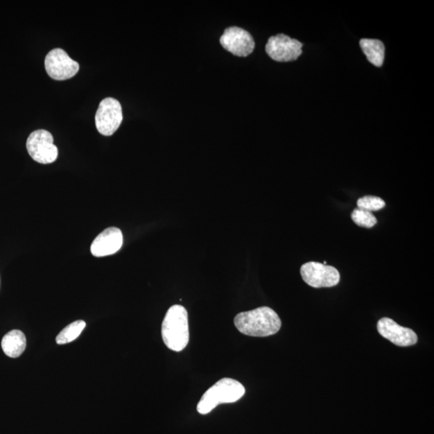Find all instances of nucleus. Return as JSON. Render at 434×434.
I'll return each mask as SVG.
<instances>
[{
    "mask_svg": "<svg viewBox=\"0 0 434 434\" xmlns=\"http://www.w3.org/2000/svg\"><path fill=\"white\" fill-rule=\"evenodd\" d=\"M234 324L242 334L254 337H267L276 334L281 329L279 315L268 306L239 313Z\"/></svg>",
    "mask_w": 434,
    "mask_h": 434,
    "instance_id": "f257e3e1",
    "label": "nucleus"
},
{
    "mask_svg": "<svg viewBox=\"0 0 434 434\" xmlns=\"http://www.w3.org/2000/svg\"><path fill=\"white\" fill-rule=\"evenodd\" d=\"M162 337L169 349L181 351L189 342L188 311L183 306L174 305L169 308L162 324Z\"/></svg>",
    "mask_w": 434,
    "mask_h": 434,
    "instance_id": "f03ea898",
    "label": "nucleus"
},
{
    "mask_svg": "<svg viewBox=\"0 0 434 434\" xmlns=\"http://www.w3.org/2000/svg\"><path fill=\"white\" fill-rule=\"evenodd\" d=\"M245 388L239 381L223 378L207 391L198 405L200 415H208L220 403H234L245 395Z\"/></svg>",
    "mask_w": 434,
    "mask_h": 434,
    "instance_id": "7ed1b4c3",
    "label": "nucleus"
},
{
    "mask_svg": "<svg viewBox=\"0 0 434 434\" xmlns=\"http://www.w3.org/2000/svg\"><path fill=\"white\" fill-rule=\"evenodd\" d=\"M28 153L36 162L49 164L58 159V149L53 144V136L45 130H35L27 139Z\"/></svg>",
    "mask_w": 434,
    "mask_h": 434,
    "instance_id": "20e7f679",
    "label": "nucleus"
},
{
    "mask_svg": "<svg viewBox=\"0 0 434 434\" xmlns=\"http://www.w3.org/2000/svg\"><path fill=\"white\" fill-rule=\"evenodd\" d=\"M123 119L122 105L113 98H105L100 103L95 116L98 132L105 136L114 134Z\"/></svg>",
    "mask_w": 434,
    "mask_h": 434,
    "instance_id": "39448f33",
    "label": "nucleus"
},
{
    "mask_svg": "<svg viewBox=\"0 0 434 434\" xmlns=\"http://www.w3.org/2000/svg\"><path fill=\"white\" fill-rule=\"evenodd\" d=\"M300 272L302 279L314 288L336 286L340 281L339 270L335 267L320 262H307L302 266Z\"/></svg>",
    "mask_w": 434,
    "mask_h": 434,
    "instance_id": "423d86ee",
    "label": "nucleus"
},
{
    "mask_svg": "<svg viewBox=\"0 0 434 434\" xmlns=\"http://www.w3.org/2000/svg\"><path fill=\"white\" fill-rule=\"evenodd\" d=\"M44 67L49 77L57 80L72 78L80 68L79 64L62 49H54L47 54Z\"/></svg>",
    "mask_w": 434,
    "mask_h": 434,
    "instance_id": "0eeeda50",
    "label": "nucleus"
},
{
    "mask_svg": "<svg viewBox=\"0 0 434 434\" xmlns=\"http://www.w3.org/2000/svg\"><path fill=\"white\" fill-rule=\"evenodd\" d=\"M302 44L284 34L271 37L266 45V53L277 62H289L295 60L302 53Z\"/></svg>",
    "mask_w": 434,
    "mask_h": 434,
    "instance_id": "6e6552de",
    "label": "nucleus"
},
{
    "mask_svg": "<svg viewBox=\"0 0 434 434\" xmlns=\"http://www.w3.org/2000/svg\"><path fill=\"white\" fill-rule=\"evenodd\" d=\"M220 43L227 51L241 58L250 55L255 48L251 34L238 27L227 28L220 38Z\"/></svg>",
    "mask_w": 434,
    "mask_h": 434,
    "instance_id": "1a4fd4ad",
    "label": "nucleus"
},
{
    "mask_svg": "<svg viewBox=\"0 0 434 434\" xmlns=\"http://www.w3.org/2000/svg\"><path fill=\"white\" fill-rule=\"evenodd\" d=\"M377 331L381 336L399 347L415 345L418 340L415 331L397 324L390 318H382L378 321Z\"/></svg>",
    "mask_w": 434,
    "mask_h": 434,
    "instance_id": "9d476101",
    "label": "nucleus"
},
{
    "mask_svg": "<svg viewBox=\"0 0 434 434\" xmlns=\"http://www.w3.org/2000/svg\"><path fill=\"white\" fill-rule=\"evenodd\" d=\"M123 244L122 231L110 227L96 237L90 247L91 254L97 257L112 255L122 248Z\"/></svg>",
    "mask_w": 434,
    "mask_h": 434,
    "instance_id": "9b49d317",
    "label": "nucleus"
},
{
    "mask_svg": "<svg viewBox=\"0 0 434 434\" xmlns=\"http://www.w3.org/2000/svg\"><path fill=\"white\" fill-rule=\"evenodd\" d=\"M1 345L3 352L8 356L18 358L23 354L26 348V337L22 331L13 330L5 335Z\"/></svg>",
    "mask_w": 434,
    "mask_h": 434,
    "instance_id": "f8f14e48",
    "label": "nucleus"
},
{
    "mask_svg": "<svg viewBox=\"0 0 434 434\" xmlns=\"http://www.w3.org/2000/svg\"><path fill=\"white\" fill-rule=\"evenodd\" d=\"M360 45L368 62L376 67H381L385 54V48L383 42L379 40L362 39Z\"/></svg>",
    "mask_w": 434,
    "mask_h": 434,
    "instance_id": "ddd939ff",
    "label": "nucleus"
},
{
    "mask_svg": "<svg viewBox=\"0 0 434 434\" xmlns=\"http://www.w3.org/2000/svg\"><path fill=\"white\" fill-rule=\"evenodd\" d=\"M85 326H87V324H85V321L78 320L72 322L71 324H69L67 327H64V329L59 333L57 339H55L58 345H67L78 339L80 335L82 334Z\"/></svg>",
    "mask_w": 434,
    "mask_h": 434,
    "instance_id": "4468645a",
    "label": "nucleus"
},
{
    "mask_svg": "<svg viewBox=\"0 0 434 434\" xmlns=\"http://www.w3.org/2000/svg\"><path fill=\"white\" fill-rule=\"evenodd\" d=\"M351 219L358 226L370 229L377 223L376 216L366 210L355 209L351 213Z\"/></svg>",
    "mask_w": 434,
    "mask_h": 434,
    "instance_id": "2eb2a0df",
    "label": "nucleus"
},
{
    "mask_svg": "<svg viewBox=\"0 0 434 434\" xmlns=\"http://www.w3.org/2000/svg\"><path fill=\"white\" fill-rule=\"evenodd\" d=\"M385 200L377 196H366L357 200L358 209L368 211H379L385 207Z\"/></svg>",
    "mask_w": 434,
    "mask_h": 434,
    "instance_id": "dca6fc26",
    "label": "nucleus"
}]
</instances>
